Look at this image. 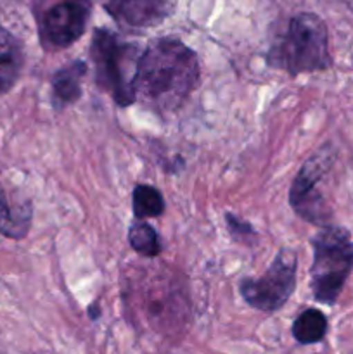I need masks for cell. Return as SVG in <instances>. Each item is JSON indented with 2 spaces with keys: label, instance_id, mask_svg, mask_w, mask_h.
Here are the masks:
<instances>
[{
  "label": "cell",
  "instance_id": "obj_1",
  "mask_svg": "<svg viewBox=\"0 0 353 354\" xmlns=\"http://www.w3.org/2000/svg\"><path fill=\"white\" fill-rule=\"evenodd\" d=\"M199 82L196 54L179 38H158L141 54L135 100L156 111H175Z\"/></svg>",
  "mask_w": 353,
  "mask_h": 354
},
{
  "label": "cell",
  "instance_id": "obj_2",
  "mask_svg": "<svg viewBox=\"0 0 353 354\" xmlns=\"http://www.w3.org/2000/svg\"><path fill=\"white\" fill-rule=\"evenodd\" d=\"M269 62L289 75L318 71L331 64L327 30L315 14H298L287 24V31L272 45Z\"/></svg>",
  "mask_w": 353,
  "mask_h": 354
},
{
  "label": "cell",
  "instance_id": "obj_3",
  "mask_svg": "<svg viewBox=\"0 0 353 354\" xmlns=\"http://www.w3.org/2000/svg\"><path fill=\"white\" fill-rule=\"evenodd\" d=\"M90 57L96 68V82L111 93L120 107L135 102V73L138 57L137 47L123 44L114 33L97 30L90 45Z\"/></svg>",
  "mask_w": 353,
  "mask_h": 354
},
{
  "label": "cell",
  "instance_id": "obj_4",
  "mask_svg": "<svg viewBox=\"0 0 353 354\" xmlns=\"http://www.w3.org/2000/svg\"><path fill=\"white\" fill-rule=\"evenodd\" d=\"M311 292L318 303L334 304L353 270V242L339 227H325L311 241Z\"/></svg>",
  "mask_w": 353,
  "mask_h": 354
},
{
  "label": "cell",
  "instance_id": "obj_5",
  "mask_svg": "<svg viewBox=\"0 0 353 354\" xmlns=\"http://www.w3.org/2000/svg\"><path fill=\"white\" fill-rule=\"evenodd\" d=\"M296 254L280 249L265 275L260 279H242L239 290L251 308L265 313L280 310L296 287Z\"/></svg>",
  "mask_w": 353,
  "mask_h": 354
},
{
  "label": "cell",
  "instance_id": "obj_6",
  "mask_svg": "<svg viewBox=\"0 0 353 354\" xmlns=\"http://www.w3.org/2000/svg\"><path fill=\"white\" fill-rule=\"evenodd\" d=\"M331 166V151L320 149L311 156L294 178L289 192V203L296 214L311 223H322L327 218L325 204L317 190V183Z\"/></svg>",
  "mask_w": 353,
  "mask_h": 354
},
{
  "label": "cell",
  "instance_id": "obj_7",
  "mask_svg": "<svg viewBox=\"0 0 353 354\" xmlns=\"http://www.w3.org/2000/svg\"><path fill=\"white\" fill-rule=\"evenodd\" d=\"M89 16V0H59L42 16V40L51 48L69 47L83 35Z\"/></svg>",
  "mask_w": 353,
  "mask_h": 354
},
{
  "label": "cell",
  "instance_id": "obj_8",
  "mask_svg": "<svg viewBox=\"0 0 353 354\" xmlns=\"http://www.w3.org/2000/svg\"><path fill=\"white\" fill-rule=\"evenodd\" d=\"M175 0H109L106 9L120 23L132 28H151L166 19Z\"/></svg>",
  "mask_w": 353,
  "mask_h": 354
},
{
  "label": "cell",
  "instance_id": "obj_9",
  "mask_svg": "<svg viewBox=\"0 0 353 354\" xmlns=\"http://www.w3.org/2000/svg\"><path fill=\"white\" fill-rule=\"evenodd\" d=\"M31 204L10 196L0 187V234L10 239H23L31 225Z\"/></svg>",
  "mask_w": 353,
  "mask_h": 354
},
{
  "label": "cell",
  "instance_id": "obj_10",
  "mask_svg": "<svg viewBox=\"0 0 353 354\" xmlns=\"http://www.w3.org/2000/svg\"><path fill=\"white\" fill-rule=\"evenodd\" d=\"M87 62L73 61L52 76V97L57 109L75 104L82 97V83L87 75Z\"/></svg>",
  "mask_w": 353,
  "mask_h": 354
},
{
  "label": "cell",
  "instance_id": "obj_11",
  "mask_svg": "<svg viewBox=\"0 0 353 354\" xmlns=\"http://www.w3.org/2000/svg\"><path fill=\"white\" fill-rule=\"evenodd\" d=\"M23 68V48L14 35L0 28V95L9 92Z\"/></svg>",
  "mask_w": 353,
  "mask_h": 354
},
{
  "label": "cell",
  "instance_id": "obj_12",
  "mask_svg": "<svg viewBox=\"0 0 353 354\" xmlns=\"http://www.w3.org/2000/svg\"><path fill=\"white\" fill-rule=\"evenodd\" d=\"M327 332V318L318 310H305L293 324V335L300 344H315Z\"/></svg>",
  "mask_w": 353,
  "mask_h": 354
},
{
  "label": "cell",
  "instance_id": "obj_13",
  "mask_svg": "<svg viewBox=\"0 0 353 354\" xmlns=\"http://www.w3.org/2000/svg\"><path fill=\"white\" fill-rule=\"evenodd\" d=\"M134 214L138 221L145 218H158L165 213V199L161 192L151 185H137L132 194Z\"/></svg>",
  "mask_w": 353,
  "mask_h": 354
},
{
  "label": "cell",
  "instance_id": "obj_14",
  "mask_svg": "<svg viewBox=\"0 0 353 354\" xmlns=\"http://www.w3.org/2000/svg\"><path fill=\"white\" fill-rule=\"evenodd\" d=\"M128 242L132 249L144 258H156L161 252V242L154 228L145 221H135L128 230Z\"/></svg>",
  "mask_w": 353,
  "mask_h": 354
},
{
  "label": "cell",
  "instance_id": "obj_15",
  "mask_svg": "<svg viewBox=\"0 0 353 354\" xmlns=\"http://www.w3.org/2000/svg\"><path fill=\"white\" fill-rule=\"evenodd\" d=\"M225 223H227V228L234 241L242 242V244H249V242L256 237V232L253 230L251 225H249L248 221L239 220L234 214H225Z\"/></svg>",
  "mask_w": 353,
  "mask_h": 354
},
{
  "label": "cell",
  "instance_id": "obj_16",
  "mask_svg": "<svg viewBox=\"0 0 353 354\" xmlns=\"http://www.w3.org/2000/svg\"><path fill=\"white\" fill-rule=\"evenodd\" d=\"M89 317L92 318V320H97V318L100 317V308H99V304H97V303L90 304V306H89Z\"/></svg>",
  "mask_w": 353,
  "mask_h": 354
}]
</instances>
